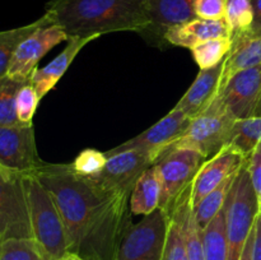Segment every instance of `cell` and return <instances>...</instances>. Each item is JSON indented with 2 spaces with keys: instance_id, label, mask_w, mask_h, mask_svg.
<instances>
[{
  "instance_id": "obj_30",
  "label": "cell",
  "mask_w": 261,
  "mask_h": 260,
  "mask_svg": "<svg viewBox=\"0 0 261 260\" xmlns=\"http://www.w3.org/2000/svg\"><path fill=\"white\" fill-rule=\"evenodd\" d=\"M224 20L228 24L231 36L250 30L254 24L252 0H228Z\"/></svg>"
},
{
  "instance_id": "obj_9",
  "label": "cell",
  "mask_w": 261,
  "mask_h": 260,
  "mask_svg": "<svg viewBox=\"0 0 261 260\" xmlns=\"http://www.w3.org/2000/svg\"><path fill=\"white\" fill-rule=\"evenodd\" d=\"M155 163L154 155L144 150H125L107 157L103 170L87 177L109 193L132 194L135 183L147 168Z\"/></svg>"
},
{
  "instance_id": "obj_26",
  "label": "cell",
  "mask_w": 261,
  "mask_h": 260,
  "mask_svg": "<svg viewBox=\"0 0 261 260\" xmlns=\"http://www.w3.org/2000/svg\"><path fill=\"white\" fill-rule=\"evenodd\" d=\"M0 260H54L33 237L7 239L0 242Z\"/></svg>"
},
{
  "instance_id": "obj_22",
  "label": "cell",
  "mask_w": 261,
  "mask_h": 260,
  "mask_svg": "<svg viewBox=\"0 0 261 260\" xmlns=\"http://www.w3.org/2000/svg\"><path fill=\"white\" fill-rule=\"evenodd\" d=\"M46 23H51V20L47 14H43L42 17L38 18L35 22L30 23V24L0 32V78H3V76L8 74L15 51L19 47L20 43L31 33H33L37 28L46 24Z\"/></svg>"
},
{
  "instance_id": "obj_5",
  "label": "cell",
  "mask_w": 261,
  "mask_h": 260,
  "mask_svg": "<svg viewBox=\"0 0 261 260\" xmlns=\"http://www.w3.org/2000/svg\"><path fill=\"white\" fill-rule=\"evenodd\" d=\"M236 121L237 120L227 111L221 99L216 97L205 111L191 120L184 134L165 152L189 148L196 150L205 158L216 154L229 143L232 129Z\"/></svg>"
},
{
  "instance_id": "obj_28",
  "label": "cell",
  "mask_w": 261,
  "mask_h": 260,
  "mask_svg": "<svg viewBox=\"0 0 261 260\" xmlns=\"http://www.w3.org/2000/svg\"><path fill=\"white\" fill-rule=\"evenodd\" d=\"M231 47V37H218L196 45L195 47L191 48V54L200 70H206L221 64Z\"/></svg>"
},
{
  "instance_id": "obj_29",
  "label": "cell",
  "mask_w": 261,
  "mask_h": 260,
  "mask_svg": "<svg viewBox=\"0 0 261 260\" xmlns=\"http://www.w3.org/2000/svg\"><path fill=\"white\" fill-rule=\"evenodd\" d=\"M27 82H19L5 75L0 78V126L20 124L17 116V94Z\"/></svg>"
},
{
  "instance_id": "obj_24",
  "label": "cell",
  "mask_w": 261,
  "mask_h": 260,
  "mask_svg": "<svg viewBox=\"0 0 261 260\" xmlns=\"http://www.w3.org/2000/svg\"><path fill=\"white\" fill-rule=\"evenodd\" d=\"M162 260H189L188 246L184 233L182 216L177 200L173 203L170 211L167 237H166L165 251Z\"/></svg>"
},
{
  "instance_id": "obj_13",
  "label": "cell",
  "mask_w": 261,
  "mask_h": 260,
  "mask_svg": "<svg viewBox=\"0 0 261 260\" xmlns=\"http://www.w3.org/2000/svg\"><path fill=\"white\" fill-rule=\"evenodd\" d=\"M217 97L236 120L254 117L261 98V64L234 74Z\"/></svg>"
},
{
  "instance_id": "obj_6",
  "label": "cell",
  "mask_w": 261,
  "mask_h": 260,
  "mask_svg": "<svg viewBox=\"0 0 261 260\" xmlns=\"http://www.w3.org/2000/svg\"><path fill=\"white\" fill-rule=\"evenodd\" d=\"M170 212L155 209L138 223L125 229L117 260H162L167 237Z\"/></svg>"
},
{
  "instance_id": "obj_20",
  "label": "cell",
  "mask_w": 261,
  "mask_h": 260,
  "mask_svg": "<svg viewBox=\"0 0 261 260\" xmlns=\"http://www.w3.org/2000/svg\"><path fill=\"white\" fill-rule=\"evenodd\" d=\"M129 203L130 211L135 216H148L160 208L161 183L154 165L139 176L132 190Z\"/></svg>"
},
{
  "instance_id": "obj_21",
  "label": "cell",
  "mask_w": 261,
  "mask_h": 260,
  "mask_svg": "<svg viewBox=\"0 0 261 260\" xmlns=\"http://www.w3.org/2000/svg\"><path fill=\"white\" fill-rule=\"evenodd\" d=\"M177 203L182 216L184 233L188 246L189 260H205L203 247V228L196 222L194 216L193 203H191V184L180 194Z\"/></svg>"
},
{
  "instance_id": "obj_17",
  "label": "cell",
  "mask_w": 261,
  "mask_h": 260,
  "mask_svg": "<svg viewBox=\"0 0 261 260\" xmlns=\"http://www.w3.org/2000/svg\"><path fill=\"white\" fill-rule=\"evenodd\" d=\"M222 71H223V61L214 68L199 71L190 88L181 97L173 109L182 111L191 120L205 111L206 107L218 96Z\"/></svg>"
},
{
  "instance_id": "obj_19",
  "label": "cell",
  "mask_w": 261,
  "mask_h": 260,
  "mask_svg": "<svg viewBox=\"0 0 261 260\" xmlns=\"http://www.w3.org/2000/svg\"><path fill=\"white\" fill-rule=\"evenodd\" d=\"M196 0H147L150 25L148 30L163 35L171 27L195 19Z\"/></svg>"
},
{
  "instance_id": "obj_34",
  "label": "cell",
  "mask_w": 261,
  "mask_h": 260,
  "mask_svg": "<svg viewBox=\"0 0 261 260\" xmlns=\"http://www.w3.org/2000/svg\"><path fill=\"white\" fill-rule=\"evenodd\" d=\"M247 170L259 203L261 201V144L257 145L247 157Z\"/></svg>"
},
{
  "instance_id": "obj_8",
  "label": "cell",
  "mask_w": 261,
  "mask_h": 260,
  "mask_svg": "<svg viewBox=\"0 0 261 260\" xmlns=\"http://www.w3.org/2000/svg\"><path fill=\"white\" fill-rule=\"evenodd\" d=\"M204 161L205 157L189 148L167 150L158 158L154 167L161 183L160 208L171 211L176 199L193 183Z\"/></svg>"
},
{
  "instance_id": "obj_35",
  "label": "cell",
  "mask_w": 261,
  "mask_h": 260,
  "mask_svg": "<svg viewBox=\"0 0 261 260\" xmlns=\"http://www.w3.org/2000/svg\"><path fill=\"white\" fill-rule=\"evenodd\" d=\"M252 260H261V216L255 221V240L252 247Z\"/></svg>"
},
{
  "instance_id": "obj_32",
  "label": "cell",
  "mask_w": 261,
  "mask_h": 260,
  "mask_svg": "<svg viewBox=\"0 0 261 260\" xmlns=\"http://www.w3.org/2000/svg\"><path fill=\"white\" fill-rule=\"evenodd\" d=\"M41 98L30 82L24 83L17 94V116L20 124H32Z\"/></svg>"
},
{
  "instance_id": "obj_27",
  "label": "cell",
  "mask_w": 261,
  "mask_h": 260,
  "mask_svg": "<svg viewBox=\"0 0 261 260\" xmlns=\"http://www.w3.org/2000/svg\"><path fill=\"white\" fill-rule=\"evenodd\" d=\"M228 144L237 148L246 158L249 157L252 150L261 144V116L237 120Z\"/></svg>"
},
{
  "instance_id": "obj_3",
  "label": "cell",
  "mask_w": 261,
  "mask_h": 260,
  "mask_svg": "<svg viewBox=\"0 0 261 260\" xmlns=\"http://www.w3.org/2000/svg\"><path fill=\"white\" fill-rule=\"evenodd\" d=\"M24 188L33 239L42 245L54 260L60 259L69 251L60 212L53 196L33 173L24 175Z\"/></svg>"
},
{
  "instance_id": "obj_16",
  "label": "cell",
  "mask_w": 261,
  "mask_h": 260,
  "mask_svg": "<svg viewBox=\"0 0 261 260\" xmlns=\"http://www.w3.org/2000/svg\"><path fill=\"white\" fill-rule=\"evenodd\" d=\"M98 38V36H88V37H79L71 36L68 40L66 47L54 59L51 63L43 68H36L30 76V83L37 92L41 99L56 86L61 76L65 74L75 56L81 53L82 48L91 41Z\"/></svg>"
},
{
  "instance_id": "obj_1",
  "label": "cell",
  "mask_w": 261,
  "mask_h": 260,
  "mask_svg": "<svg viewBox=\"0 0 261 260\" xmlns=\"http://www.w3.org/2000/svg\"><path fill=\"white\" fill-rule=\"evenodd\" d=\"M33 175L58 206L70 252L86 260H117L120 242L129 226L132 194L109 193L76 175L71 163H43Z\"/></svg>"
},
{
  "instance_id": "obj_4",
  "label": "cell",
  "mask_w": 261,
  "mask_h": 260,
  "mask_svg": "<svg viewBox=\"0 0 261 260\" xmlns=\"http://www.w3.org/2000/svg\"><path fill=\"white\" fill-rule=\"evenodd\" d=\"M260 203L247 170V160L240 168L226 203L227 260H240L255 221Z\"/></svg>"
},
{
  "instance_id": "obj_39",
  "label": "cell",
  "mask_w": 261,
  "mask_h": 260,
  "mask_svg": "<svg viewBox=\"0 0 261 260\" xmlns=\"http://www.w3.org/2000/svg\"><path fill=\"white\" fill-rule=\"evenodd\" d=\"M255 116H261V98L259 102V106H257V109H256V114H255Z\"/></svg>"
},
{
  "instance_id": "obj_18",
  "label": "cell",
  "mask_w": 261,
  "mask_h": 260,
  "mask_svg": "<svg viewBox=\"0 0 261 260\" xmlns=\"http://www.w3.org/2000/svg\"><path fill=\"white\" fill-rule=\"evenodd\" d=\"M218 37H231V31L224 19L211 20L195 18L182 24L171 27L163 35L167 42L190 50L199 43Z\"/></svg>"
},
{
  "instance_id": "obj_23",
  "label": "cell",
  "mask_w": 261,
  "mask_h": 260,
  "mask_svg": "<svg viewBox=\"0 0 261 260\" xmlns=\"http://www.w3.org/2000/svg\"><path fill=\"white\" fill-rule=\"evenodd\" d=\"M203 247L205 260H227L226 204L203 228Z\"/></svg>"
},
{
  "instance_id": "obj_12",
  "label": "cell",
  "mask_w": 261,
  "mask_h": 260,
  "mask_svg": "<svg viewBox=\"0 0 261 260\" xmlns=\"http://www.w3.org/2000/svg\"><path fill=\"white\" fill-rule=\"evenodd\" d=\"M65 31L53 23H46L31 33L17 48L7 75L19 82L30 81L37 64L48 51L59 43L68 41Z\"/></svg>"
},
{
  "instance_id": "obj_40",
  "label": "cell",
  "mask_w": 261,
  "mask_h": 260,
  "mask_svg": "<svg viewBox=\"0 0 261 260\" xmlns=\"http://www.w3.org/2000/svg\"><path fill=\"white\" fill-rule=\"evenodd\" d=\"M259 213H260V216H261V201H260V212H259Z\"/></svg>"
},
{
  "instance_id": "obj_11",
  "label": "cell",
  "mask_w": 261,
  "mask_h": 260,
  "mask_svg": "<svg viewBox=\"0 0 261 260\" xmlns=\"http://www.w3.org/2000/svg\"><path fill=\"white\" fill-rule=\"evenodd\" d=\"M190 122V117L186 116L180 110L173 109L149 129L112 149L106 150L105 154L106 157H110L125 150L138 149L153 154L157 162L162 153L184 134Z\"/></svg>"
},
{
  "instance_id": "obj_7",
  "label": "cell",
  "mask_w": 261,
  "mask_h": 260,
  "mask_svg": "<svg viewBox=\"0 0 261 260\" xmlns=\"http://www.w3.org/2000/svg\"><path fill=\"white\" fill-rule=\"evenodd\" d=\"M0 236L33 237L28 216L24 175L0 166Z\"/></svg>"
},
{
  "instance_id": "obj_15",
  "label": "cell",
  "mask_w": 261,
  "mask_h": 260,
  "mask_svg": "<svg viewBox=\"0 0 261 260\" xmlns=\"http://www.w3.org/2000/svg\"><path fill=\"white\" fill-rule=\"evenodd\" d=\"M232 47L223 60L221 87L224 86L234 74L261 64V30L244 31L231 36Z\"/></svg>"
},
{
  "instance_id": "obj_25",
  "label": "cell",
  "mask_w": 261,
  "mask_h": 260,
  "mask_svg": "<svg viewBox=\"0 0 261 260\" xmlns=\"http://www.w3.org/2000/svg\"><path fill=\"white\" fill-rule=\"evenodd\" d=\"M237 173H234L231 177L227 178L226 181H223L218 188H216L208 195L204 196L200 203L193 208L196 222H198L201 228H204L223 209L224 204L228 199L229 191H231L234 180L237 177Z\"/></svg>"
},
{
  "instance_id": "obj_38",
  "label": "cell",
  "mask_w": 261,
  "mask_h": 260,
  "mask_svg": "<svg viewBox=\"0 0 261 260\" xmlns=\"http://www.w3.org/2000/svg\"><path fill=\"white\" fill-rule=\"evenodd\" d=\"M58 260H86V259H83L82 256H79V255L75 254V252L68 251L65 255H63V256Z\"/></svg>"
},
{
  "instance_id": "obj_36",
  "label": "cell",
  "mask_w": 261,
  "mask_h": 260,
  "mask_svg": "<svg viewBox=\"0 0 261 260\" xmlns=\"http://www.w3.org/2000/svg\"><path fill=\"white\" fill-rule=\"evenodd\" d=\"M254 240H255V226L254 229L250 233L249 239H247L246 245H245L244 250H242V254L240 260H252V247H254Z\"/></svg>"
},
{
  "instance_id": "obj_31",
  "label": "cell",
  "mask_w": 261,
  "mask_h": 260,
  "mask_svg": "<svg viewBox=\"0 0 261 260\" xmlns=\"http://www.w3.org/2000/svg\"><path fill=\"white\" fill-rule=\"evenodd\" d=\"M106 162L107 157L105 153L93 148H87L76 155L74 162L71 163V168L82 177H92L103 170Z\"/></svg>"
},
{
  "instance_id": "obj_2",
  "label": "cell",
  "mask_w": 261,
  "mask_h": 260,
  "mask_svg": "<svg viewBox=\"0 0 261 260\" xmlns=\"http://www.w3.org/2000/svg\"><path fill=\"white\" fill-rule=\"evenodd\" d=\"M45 14L68 37L101 36L120 31H147V0H53Z\"/></svg>"
},
{
  "instance_id": "obj_10",
  "label": "cell",
  "mask_w": 261,
  "mask_h": 260,
  "mask_svg": "<svg viewBox=\"0 0 261 260\" xmlns=\"http://www.w3.org/2000/svg\"><path fill=\"white\" fill-rule=\"evenodd\" d=\"M36 148L33 124L0 126V166L31 175L43 165Z\"/></svg>"
},
{
  "instance_id": "obj_14",
  "label": "cell",
  "mask_w": 261,
  "mask_h": 260,
  "mask_svg": "<svg viewBox=\"0 0 261 260\" xmlns=\"http://www.w3.org/2000/svg\"><path fill=\"white\" fill-rule=\"evenodd\" d=\"M247 158L232 144L224 145L211 160L204 161L191 183V203L198 205L204 196L237 173Z\"/></svg>"
},
{
  "instance_id": "obj_33",
  "label": "cell",
  "mask_w": 261,
  "mask_h": 260,
  "mask_svg": "<svg viewBox=\"0 0 261 260\" xmlns=\"http://www.w3.org/2000/svg\"><path fill=\"white\" fill-rule=\"evenodd\" d=\"M227 2L228 0H196V17L211 20L224 19Z\"/></svg>"
},
{
  "instance_id": "obj_41",
  "label": "cell",
  "mask_w": 261,
  "mask_h": 260,
  "mask_svg": "<svg viewBox=\"0 0 261 260\" xmlns=\"http://www.w3.org/2000/svg\"><path fill=\"white\" fill-rule=\"evenodd\" d=\"M0 242H2V236H0Z\"/></svg>"
},
{
  "instance_id": "obj_37",
  "label": "cell",
  "mask_w": 261,
  "mask_h": 260,
  "mask_svg": "<svg viewBox=\"0 0 261 260\" xmlns=\"http://www.w3.org/2000/svg\"><path fill=\"white\" fill-rule=\"evenodd\" d=\"M254 7V24L252 28L261 30V0H252Z\"/></svg>"
}]
</instances>
